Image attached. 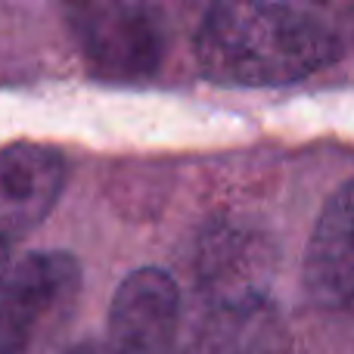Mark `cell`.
<instances>
[{
    "label": "cell",
    "instance_id": "6da1fadb",
    "mask_svg": "<svg viewBox=\"0 0 354 354\" xmlns=\"http://www.w3.org/2000/svg\"><path fill=\"white\" fill-rule=\"evenodd\" d=\"M202 78L224 87H283L336 66L345 41L333 22L289 3L208 6L193 37Z\"/></svg>",
    "mask_w": 354,
    "mask_h": 354
},
{
    "label": "cell",
    "instance_id": "277c9868",
    "mask_svg": "<svg viewBox=\"0 0 354 354\" xmlns=\"http://www.w3.org/2000/svg\"><path fill=\"white\" fill-rule=\"evenodd\" d=\"M180 292L162 268H140L112 295L103 354H177Z\"/></svg>",
    "mask_w": 354,
    "mask_h": 354
},
{
    "label": "cell",
    "instance_id": "ba28073f",
    "mask_svg": "<svg viewBox=\"0 0 354 354\" xmlns=\"http://www.w3.org/2000/svg\"><path fill=\"white\" fill-rule=\"evenodd\" d=\"M283 330L270 299L236 308H208L189 354H280Z\"/></svg>",
    "mask_w": 354,
    "mask_h": 354
},
{
    "label": "cell",
    "instance_id": "7a4b0ae2",
    "mask_svg": "<svg viewBox=\"0 0 354 354\" xmlns=\"http://www.w3.org/2000/svg\"><path fill=\"white\" fill-rule=\"evenodd\" d=\"M66 22L81 62L97 78L143 81L165 62L168 22L153 3L91 0L66 6Z\"/></svg>",
    "mask_w": 354,
    "mask_h": 354
},
{
    "label": "cell",
    "instance_id": "3957f363",
    "mask_svg": "<svg viewBox=\"0 0 354 354\" xmlns=\"http://www.w3.org/2000/svg\"><path fill=\"white\" fill-rule=\"evenodd\" d=\"M78 289L81 264L68 252H25L0 261V354H28Z\"/></svg>",
    "mask_w": 354,
    "mask_h": 354
},
{
    "label": "cell",
    "instance_id": "5b68a950",
    "mask_svg": "<svg viewBox=\"0 0 354 354\" xmlns=\"http://www.w3.org/2000/svg\"><path fill=\"white\" fill-rule=\"evenodd\" d=\"M199 289L208 308H236L268 299L274 245L249 224H218L199 245Z\"/></svg>",
    "mask_w": 354,
    "mask_h": 354
},
{
    "label": "cell",
    "instance_id": "52a82bcc",
    "mask_svg": "<svg viewBox=\"0 0 354 354\" xmlns=\"http://www.w3.org/2000/svg\"><path fill=\"white\" fill-rule=\"evenodd\" d=\"M354 189L342 180L326 199L301 264V286L311 305L324 311H345L354 292Z\"/></svg>",
    "mask_w": 354,
    "mask_h": 354
},
{
    "label": "cell",
    "instance_id": "8992f818",
    "mask_svg": "<svg viewBox=\"0 0 354 354\" xmlns=\"http://www.w3.org/2000/svg\"><path fill=\"white\" fill-rule=\"evenodd\" d=\"M66 159L41 143L0 149V252L25 239L56 208L66 187Z\"/></svg>",
    "mask_w": 354,
    "mask_h": 354
},
{
    "label": "cell",
    "instance_id": "9c48e42d",
    "mask_svg": "<svg viewBox=\"0 0 354 354\" xmlns=\"http://www.w3.org/2000/svg\"><path fill=\"white\" fill-rule=\"evenodd\" d=\"M66 354H97V351H93L91 345H75V348H68Z\"/></svg>",
    "mask_w": 354,
    "mask_h": 354
}]
</instances>
